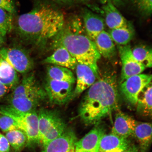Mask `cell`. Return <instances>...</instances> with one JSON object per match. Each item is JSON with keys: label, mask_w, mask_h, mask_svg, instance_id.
Here are the masks:
<instances>
[{"label": "cell", "mask_w": 152, "mask_h": 152, "mask_svg": "<svg viewBox=\"0 0 152 152\" xmlns=\"http://www.w3.org/2000/svg\"><path fill=\"white\" fill-rule=\"evenodd\" d=\"M64 23L61 11L48 4L39 3L18 17L15 28L22 41L40 47L54 37Z\"/></svg>", "instance_id": "1"}, {"label": "cell", "mask_w": 152, "mask_h": 152, "mask_svg": "<svg viewBox=\"0 0 152 152\" xmlns=\"http://www.w3.org/2000/svg\"><path fill=\"white\" fill-rule=\"evenodd\" d=\"M118 109L116 77L107 73L89 88L79 106V116L85 125H96Z\"/></svg>", "instance_id": "2"}, {"label": "cell", "mask_w": 152, "mask_h": 152, "mask_svg": "<svg viewBox=\"0 0 152 152\" xmlns=\"http://www.w3.org/2000/svg\"><path fill=\"white\" fill-rule=\"evenodd\" d=\"M79 19L75 18L64 23L51 41V48L62 47L68 51L78 63L90 66L99 75L98 62L101 56L94 41L85 34Z\"/></svg>", "instance_id": "3"}, {"label": "cell", "mask_w": 152, "mask_h": 152, "mask_svg": "<svg viewBox=\"0 0 152 152\" xmlns=\"http://www.w3.org/2000/svg\"><path fill=\"white\" fill-rule=\"evenodd\" d=\"M37 114L39 143L44 147L62 135L66 129V125L56 111L42 109Z\"/></svg>", "instance_id": "4"}, {"label": "cell", "mask_w": 152, "mask_h": 152, "mask_svg": "<svg viewBox=\"0 0 152 152\" xmlns=\"http://www.w3.org/2000/svg\"><path fill=\"white\" fill-rule=\"evenodd\" d=\"M0 114L8 116L16 121L19 129L27 137L28 145L39 143L38 114L35 110L23 112L9 105L3 106L0 107Z\"/></svg>", "instance_id": "5"}, {"label": "cell", "mask_w": 152, "mask_h": 152, "mask_svg": "<svg viewBox=\"0 0 152 152\" xmlns=\"http://www.w3.org/2000/svg\"><path fill=\"white\" fill-rule=\"evenodd\" d=\"M0 56L21 74H27L34 66L33 60L28 51L20 47L0 49Z\"/></svg>", "instance_id": "6"}, {"label": "cell", "mask_w": 152, "mask_h": 152, "mask_svg": "<svg viewBox=\"0 0 152 152\" xmlns=\"http://www.w3.org/2000/svg\"><path fill=\"white\" fill-rule=\"evenodd\" d=\"M74 83L47 79L45 90L50 103L62 105L73 99Z\"/></svg>", "instance_id": "7"}, {"label": "cell", "mask_w": 152, "mask_h": 152, "mask_svg": "<svg viewBox=\"0 0 152 152\" xmlns=\"http://www.w3.org/2000/svg\"><path fill=\"white\" fill-rule=\"evenodd\" d=\"M151 80V75L140 74L129 77L121 83L120 89L125 100L131 105H136L138 94Z\"/></svg>", "instance_id": "8"}, {"label": "cell", "mask_w": 152, "mask_h": 152, "mask_svg": "<svg viewBox=\"0 0 152 152\" xmlns=\"http://www.w3.org/2000/svg\"><path fill=\"white\" fill-rule=\"evenodd\" d=\"M33 98L43 101L47 97L45 90L38 83L33 74L25 76L14 88L11 98Z\"/></svg>", "instance_id": "9"}, {"label": "cell", "mask_w": 152, "mask_h": 152, "mask_svg": "<svg viewBox=\"0 0 152 152\" xmlns=\"http://www.w3.org/2000/svg\"><path fill=\"white\" fill-rule=\"evenodd\" d=\"M118 49L122 64L121 83L129 77L141 74L145 69L133 56L130 45H119Z\"/></svg>", "instance_id": "10"}, {"label": "cell", "mask_w": 152, "mask_h": 152, "mask_svg": "<svg viewBox=\"0 0 152 152\" xmlns=\"http://www.w3.org/2000/svg\"><path fill=\"white\" fill-rule=\"evenodd\" d=\"M100 123L76 142L75 152H99L101 140L105 134V129Z\"/></svg>", "instance_id": "11"}, {"label": "cell", "mask_w": 152, "mask_h": 152, "mask_svg": "<svg viewBox=\"0 0 152 152\" xmlns=\"http://www.w3.org/2000/svg\"><path fill=\"white\" fill-rule=\"evenodd\" d=\"M77 141L73 131L66 129L62 135L44 147L41 152H75V144Z\"/></svg>", "instance_id": "12"}, {"label": "cell", "mask_w": 152, "mask_h": 152, "mask_svg": "<svg viewBox=\"0 0 152 152\" xmlns=\"http://www.w3.org/2000/svg\"><path fill=\"white\" fill-rule=\"evenodd\" d=\"M77 83L74 89L73 98L90 87L99 77L88 66L78 63L76 67Z\"/></svg>", "instance_id": "13"}, {"label": "cell", "mask_w": 152, "mask_h": 152, "mask_svg": "<svg viewBox=\"0 0 152 152\" xmlns=\"http://www.w3.org/2000/svg\"><path fill=\"white\" fill-rule=\"evenodd\" d=\"M137 121L130 115L119 111L116 115L111 133L120 137L128 138L132 135Z\"/></svg>", "instance_id": "14"}, {"label": "cell", "mask_w": 152, "mask_h": 152, "mask_svg": "<svg viewBox=\"0 0 152 152\" xmlns=\"http://www.w3.org/2000/svg\"><path fill=\"white\" fill-rule=\"evenodd\" d=\"M83 19L86 33L94 41L97 36L104 31V21L101 17L88 10L83 12Z\"/></svg>", "instance_id": "15"}, {"label": "cell", "mask_w": 152, "mask_h": 152, "mask_svg": "<svg viewBox=\"0 0 152 152\" xmlns=\"http://www.w3.org/2000/svg\"><path fill=\"white\" fill-rule=\"evenodd\" d=\"M43 63L62 66L70 69H75L77 62L66 49L60 47L55 49L50 56L42 61Z\"/></svg>", "instance_id": "16"}, {"label": "cell", "mask_w": 152, "mask_h": 152, "mask_svg": "<svg viewBox=\"0 0 152 152\" xmlns=\"http://www.w3.org/2000/svg\"><path fill=\"white\" fill-rule=\"evenodd\" d=\"M131 145L128 138L113 134H104L101 140L99 152H121Z\"/></svg>", "instance_id": "17"}, {"label": "cell", "mask_w": 152, "mask_h": 152, "mask_svg": "<svg viewBox=\"0 0 152 152\" xmlns=\"http://www.w3.org/2000/svg\"><path fill=\"white\" fill-rule=\"evenodd\" d=\"M152 129L151 123L138 122L132 135L137 140L140 152H147L152 142Z\"/></svg>", "instance_id": "18"}, {"label": "cell", "mask_w": 152, "mask_h": 152, "mask_svg": "<svg viewBox=\"0 0 152 152\" xmlns=\"http://www.w3.org/2000/svg\"><path fill=\"white\" fill-rule=\"evenodd\" d=\"M94 42L101 56L111 59L115 56L116 50L114 42L108 32L102 31L95 38Z\"/></svg>", "instance_id": "19"}, {"label": "cell", "mask_w": 152, "mask_h": 152, "mask_svg": "<svg viewBox=\"0 0 152 152\" xmlns=\"http://www.w3.org/2000/svg\"><path fill=\"white\" fill-rule=\"evenodd\" d=\"M105 22L110 29L122 27L128 24L126 19L111 2L105 4L103 7Z\"/></svg>", "instance_id": "20"}, {"label": "cell", "mask_w": 152, "mask_h": 152, "mask_svg": "<svg viewBox=\"0 0 152 152\" xmlns=\"http://www.w3.org/2000/svg\"><path fill=\"white\" fill-rule=\"evenodd\" d=\"M0 83L7 88H15L19 83L17 72L0 56Z\"/></svg>", "instance_id": "21"}, {"label": "cell", "mask_w": 152, "mask_h": 152, "mask_svg": "<svg viewBox=\"0 0 152 152\" xmlns=\"http://www.w3.org/2000/svg\"><path fill=\"white\" fill-rule=\"evenodd\" d=\"M151 82L142 89L138 94L137 103V110L138 113L143 116L152 115Z\"/></svg>", "instance_id": "22"}, {"label": "cell", "mask_w": 152, "mask_h": 152, "mask_svg": "<svg viewBox=\"0 0 152 152\" xmlns=\"http://www.w3.org/2000/svg\"><path fill=\"white\" fill-rule=\"evenodd\" d=\"M47 78L52 80L67 82L75 84V79L71 69L62 66L54 65L48 66L47 69Z\"/></svg>", "instance_id": "23"}, {"label": "cell", "mask_w": 152, "mask_h": 152, "mask_svg": "<svg viewBox=\"0 0 152 152\" xmlns=\"http://www.w3.org/2000/svg\"><path fill=\"white\" fill-rule=\"evenodd\" d=\"M108 33L114 42L119 45H128L132 39L134 35V28L129 23L126 26L115 29H110Z\"/></svg>", "instance_id": "24"}, {"label": "cell", "mask_w": 152, "mask_h": 152, "mask_svg": "<svg viewBox=\"0 0 152 152\" xmlns=\"http://www.w3.org/2000/svg\"><path fill=\"white\" fill-rule=\"evenodd\" d=\"M43 101L33 98H10L9 105L17 110L23 112L35 110L36 108Z\"/></svg>", "instance_id": "25"}, {"label": "cell", "mask_w": 152, "mask_h": 152, "mask_svg": "<svg viewBox=\"0 0 152 152\" xmlns=\"http://www.w3.org/2000/svg\"><path fill=\"white\" fill-rule=\"evenodd\" d=\"M5 137L10 145L17 152L20 151L27 143V137L25 133L20 129L7 132Z\"/></svg>", "instance_id": "26"}, {"label": "cell", "mask_w": 152, "mask_h": 152, "mask_svg": "<svg viewBox=\"0 0 152 152\" xmlns=\"http://www.w3.org/2000/svg\"><path fill=\"white\" fill-rule=\"evenodd\" d=\"M132 54L135 58L146 68L152 66V53L151 48L144 45H139L132 49Z\"/></svg>", "instance_id": "27"}, {"label": "cell", "mask_w": 152, "mask_h": 152, "mask_svg": "<svg viewBox=\"0 0 152 152\" xmlns=\"http://www.w3.org/2000/svg\"><path fill=\"white\" fill-rule=\"evenodd\" d=\"M4 10L0 8V33L4 37L12 30L13 16Z\"/></svg>", "instance_id": "28"}, {"label": "cell", "mask_w": 152, "mask_h": 152, "mask_svg": "<svg viewBox=\"0 0 152 152\" xmlns=\"http://www.w3.org/2000/svg\"><path fill=\"white\" fill-rule=\"evenodd\" d=\"M0 129L6 132L20 129L14 120L8 116L2 115H0Z\"/></svg>", "instance_id": "29"}, {"label": "cell", "mask_w": 152, "mask_h": 152, "mask_svg": "<svg viewBox=\"0 0 152 152\" xmlns=\"http://www.w3.org/2000/svg\"><path fill=\"white\" fill-rule=\"evenodd\" d=\"M152 0H132L138 10L146 16L151 15L152 13Z\"/></svg>", "instance_id": "30"}, {"label": "cell", "mask_w": 152, "mask_h": 152, "mask_svg": "<svg viewBox=\"0 0 152 152\" xmlns=\"http://www.w3.org/2000/svg\"><path fill=\"white\" fill-rule=\"evenodd\" d=\"M0 8L13 15L16 12L14 0H0Z\"/></svg>", "instance_id": "31"}, {"label": "cell", "mask_w": 152, "mask_h": 152, "mask_svg": "<svg viewBox=\"0 0 152 152\" xmlns=\"http://www.w3.org/2000/svg\"><path fill=\"white\" fill-rule=\"evenodd\" d=\"M10 145L6 137L0 133V152H9Z\"/></svg>", "instance_id": "32"}, {"label": "cell", "mask_w": 152, "mask_h": 152, "mask_svg": "<svg viewBox=\"0 0 152 152\" xmlns=\"http://www.w3.org/2000/svg\"><path fill=\"white\" fill-rule=\"evenodd\" d=\"M8 89L5 85L0 83V99L7 94Z\"/></svg>", "instance_id": "33"}, {"label": "cell", "mask_w": 152, "mask_h": 152, "mask_svg": "<svg viewBox=\"0 0 152 152\" xmlns=\"http://www.w3.org/2000/svg\"><path fill=\"white\" fill-rule=\"evenodd\" d=\"M56 3L61 5H65L71 4L75 0H53Z\"/></svg>", "instance_id": "34"}, {"label": "cell", "mask_w": 152, "mask_h": 152, "mask_svg": "<svg viewBox=\"0 0 152 152\" xmlns=\"http://www.w3.org/2000/svg\"><path fill=\"white\" fill-rule=\"evenodd\" d=\"M123 1V0H100L101 2L104 4L107 3L111 2L115 5L119 4Z\"/></svg>", "instance_id": "35"}, {"label": "cell", "mask_w": 152, "mask_h": 152, "mask_svg": "<svg viewBox=\"0 0 152 152\" xmlns=\"http://www.w3.org/2000/svg\"><path fill=\"white\" fill-rule=\"evenodd\" d=\"M121 152H138V150L136 146L131 144L127 149Z\"/></svg>", "instance_id": "36"}, {"label": "cell", "mask_w": 152, "mask_h": 152, "mask_svg": "<svg viewBox=\"0 0 152 152\" xmlns=\"http://www.w3.org/2000/svg\"><path fill=\"white\" fill-rule=\"evenodd\" d=\"M4 37L0 33V47H1L4 42Z\"/></svg>", "instance_id": "37"}, {"label": "cell", "mask_w": 152, "mask_h": 152, "mask_svg": "<svg viewBox=\"0 0 152 152\" xmlns=\"http://www.w3.org/2000/svg\"><path fill=\"white\" fill-rule=\"evenodd\" d=\"M82 1H88V0H82Z\"/></svg>", "instance_id": "38"}]
</instances>
